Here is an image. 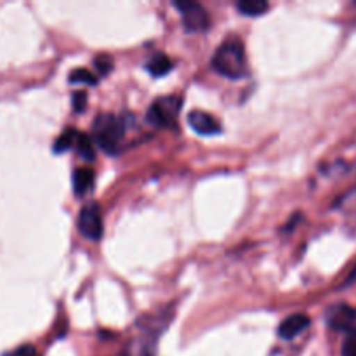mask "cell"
Returning a JSON list of instances; mask_svg holds the SVG:
<instances>
[{
  "label": "cell",
  "mask_w": 356,
  "mask_h": 356,
  "mask_svg": "<svg viewBox=\"0 0 356 356\" xmlns=\"http://www.w3.org/2000/svg\"><path fill=\"white\" fill-rule=\"evenodd\" d=\"M212 68L229 80H238L249 73L243 44L238 38H228L212 56Z\"/></svg>",
  "instance_id": "obj_1"
},
{
  "label": "cell",
  "mask_w": 356,
  "mask_h": 356,
  "mask_svg": "<svg viewBox=\"0 0 356 356\" xmlns=\"http://www.w3.org/2000/svg\"><path fill=\"white\" fill-rule=\"evenodd\" d=\"M94 141L103 152L115 155L118 152L122 138L125 134V122L117 115L103 113L94 120L92 124Z\"/></svg>",
  "instance_id": "obj_2"
},
{
  "label": "cell",
  "mask_w": 356,
  "mask_h": 356,
  "mask_svg": "<svg viewBox=\"0 0 356 356\" xmlns=\"http://www.w3.org/2000/svg\"><path fill=\"white\" fill-rule=\"evenodd\" d=\"M181 97L165 96L159 97L148 110V122L155 127H174L181 110Z\"/></svg>",
  "instance_id": "obj_3"
},
{
  "label": "cell",
  "mask_w": 356,
  "mask_h": 356,
  "mask_svg": "<svg viewBox=\"0 0 356 356\" xmlns=\"http://www.w3.org/2000/svg\"><path fill=\"white\" fill-rule=\"evenodd\" d=\"M174 7L181 13L186 31L195 33V31L209 30L211 17H209V13L202 3L193 2V0H176Z\"/></svg>",
  "instance_id": "obj_4"
},
{
  "label": "cell",
  "mask_w": 356,
  "mask_h": 356,
  "mask_svg": "<svg viewBox=\"0 0 356 356\" xmlns=\"http://www.w3.org/2000/svg\"><path fill=\"white\" fill-rule=\"evenodd\" d=\"M79 229L87 240L92 242H97L103 236V218L96 202H89L82 207L79 214Z\"/></svg>",
  "instance_id": "obj_5"
},
{
  "label": "cell",
  "mask_w": 356,
  "mask_h": 356,
  "mask_svg": "<svg viewBox=\"0 0 356 356\" xmlns=\"http://www.w3.org/2000/svg\"><path fill=\"white\" fill-rule=\"evenodd\" d=\"M356 323V309L348 305H337L329 312V325L337 332H350Z\"/></svg>",
  "instance_id": "obj_6"
},
{
  "label": "cell",
  "mask_w": 356,
  "mask_h": 356,
  "mask_svg": "<svg viewBox=\"0 0 356 356\" xmlns=\"http://www.w3.org/2000/svg\"><path fill=\"white\" fill-rule=\"evenodd\" d=\"M188 124L197 134L200 136H216L221 132V125L212 117L211 113H205L202 110H195L188 115Z\"/></svg>",
  "instance_id": "obj_7"
},
{
  "label": "cell",
  "mask_w": 356,
  "mask_h": 356,
  "mask_svg": "<svg viewBox=\"0 0 356 356\" xmlns=\"http://www.w3.org/2000/svg\"><path fill=\"white\" fill-rule=\"evenodd\" d=\"M309 316L305 313H296V315L287 316L284 322L278 327V334H280L282 339H294L298 337L302 330H306L309 327Z\"/></svg>",
  "instance_id": "obj_8"
},
{
  "label": "cell",
  "mask_w": 356,
  "mask_h": 356,
  "mask_svg": "<svg viewBox=\"0 0 356 356\" xmlns=\"http://www.w3.org/2000/svg\"><path fill=\"white\" fill-rule=\"evenodd\" d=\"M94 184V172L87 167L83 169H76L73 172V191H75L76 197H82L87 191L92 188Z\"/></svg>",
  "instance_id": "obj_9"
},
{
  "label": "cell",
  "mask_w": 356,
  "mask_h": 356,
  "mask_svg": "<svg viewBox=\"0 0 356 356\" xmlns=\"http://www.w3.org/2000/svg\"><path fill=\"white\" fill-rule=\"evenodd\" d=\"M172 66V61H170L165 54H155L149 59L148 65H146V70H148L149 75L163 76L167 75V73H170Z\"/></svg>",
  "instance_id": "obj_10"
},
{
  "label": "cell",
  "mask_w": 356,
  "mask_h": 356,
  "mask_svg": "<svg viewBox=\"0 0 356 356\" xmlns=\"http://www.w3.org/2000/svg\"><path fill=\"white\" fill-rule=\"evenodd\" d=\"M73 148L76 149V155H79L82 160H86V162H92V160L96 159L92 139H89V136L83 134V132H79Z\"/></svg>",
  "instance_id": "obj_11"
},
{
  "label": "cell",
  "mask_w": 356,
  "mask_h": 356,
  "mask_svg": "<svg viewBox=\"0 0 356 356\" xmlns=\"http://www.w3.org/2000/svg\"><path fill=\"white\" fill-rule=\"evenodd\" d=\"M236 9L243 14V16H261V14L266 13L270 9V3L264 2V0H242V2L236 3Z\"/></svg>",
  "instance_id": "obj_12"
},
{
  "label": "cell",
  "mask_w": 356,
  "mask_h": 356,
  "mask_svg": "<svg viewBox=\"0 0 356 356\" xmlns=\"http://www.w3.org/2000/svg\"><path fill=\"white\" fill-rule=\"evenodd\" d=\"M76 136H79V131H75V129H66V131L63 132L58 139H56L54 152L63 153V152H66V149H72L73 146H75Z\"/></svg>",
  "instance_id": "obj_13"
},
{
  "label": "cell",
  "mask_w": 356,
  "mask_h": 356,
  "mask_svg": "<svg viewBox=\"0 0 356 356\" xmlns=\"http://www.w3.org/2000/svg\"><path fill=\"white\" fill-rule=\"evenodd\" d=\"M70 82L72 83H86V86H96L97 76L87 68H76L70 73Z\"/></svg>",
  "instance_id": "obj_14"
},
{
  "label": "cell",
  "mask_w": 356,
  "mask_h": 356,
  "mask_svg": "<svg viewBox=\"0 0 356 356\" xmlns=\"http://www.w3.org/2000/svg\"><path fill=\"white\" fill-rule=\"evenodd\" d=\"M94 66H96V70L101 75H106L113 68V59H111L110 54H99L94 59Z\"/></svg>",
  "instance_id": "obj_15"
},
{
  "label": "cell",
  "mask_w": 356,
  "mask_h": 356,
  "mask_svg": "<svg viewBox=\"0 0 356 356\" xmlns=\"http://www.w3.org/2000/svg\"><path fill=\"white\" fill-rule=\"evenodd\" d=\"M343 356H356V332L348 334L343 344Z\"/></svg>",
  "instance_id": "obj_16"
},
{
  "label": "cell",
  "mask_w": 356,
  "mask_h": 356,
  "mask_svg": "<svg viewBox=\"0 0 356 356\" xmlns=\"http://www.w3.org/2000/svg\"><path fill=\"white\" fill-rule=\"evenodd\" d=\"M87 106V94L83 90L73 94V108H75L76 113H82Z\"/></svg>",
  "instance_id": "obj_17"
},
{
  "label": "cell",
  "mask_w": 356,
  "mask_h": 356,
  "mask_svg": "<svg viewBox=\"0 0 356 356\" xmlns=\"http://www.w3.org/2000/svg\"><path fill=\"white\" fill-rule=\"evenodd\" d=\"M10 356H37V350L31 344H23L17 350H14Z\"/></svg>",
  "instance_id": "obj_18"
},
{
  "label": "cell",
  "mask_w": 356,
  "mask_h": 356,
  "mask_svg": "<svg viewBox=\"0 0 356 356\" xmlns=\"http://www.w3.org/2000/svg\"><path fill=\"white\" fill-rule=\"evenodd\" d=\"M355 282H356V266H355V270L350 273L348 280L344 282V285H351V284H355Z\"/></svg>",
  "instance_id": "obj_19"
}]
</instances>
